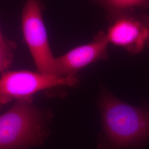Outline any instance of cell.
Segmentation results:
<instances>
[{
    "label": "cell",
    "instance_id": "cell-5",
    "mask_svg": "<svg viewBox=\"0 0 149 149\" xmlns=\"http://www.w3.org/2000/svg\"><path fill=\"white\" fill-rule=\"evenodd\" d=\"M109 42L106 33L100 32L91 43L72 49L55 59V75L59 77L75 76L86 66L100 60L107 59Z\"/></svg>",
    "mask_w": 149,
    "mask_h": 149
},
{
    "label": "cell",
    "instance_id": "cell-11",
    "mask_svg": "<svg viewBox=\"0 0 149 149\" xmlns=\"http://www.w3.org/2000/svg\"><path fill=\"white\" fill-rule=\"evenodd\" d=\"M0 106H1V105H0Z\"/></svg>",
    "mask_w": 149,
    "mask_h": 149
},
{
    "label": "cell",
    "instance_id": "cell-7",
    "mask_svg": "<svg viewBox=\"0 0 149 149\" xmlns=\"http://www.w3.org/2000/svg\"><path fill=\"white\" fill-rule=\"evenodd\" d=\"M114 19L116 17L130 14L135 8L149 7V0H98Z\"/></svg>",
    "mask_w": 149,
    "mask_h": 149
},
{
    "label": "cell",
    "instance_id": "cell-8",
    "mask_svg": "<svg viewBox=\"0 0 149 149\" xmlns=\"http://www.w3.org/2000/svg\"><path fill=\"white\" fill-rule=\"evenodd\" d=\"M16 44L5 38L0 39V72L4 73L13 59V50Z\"/></svg>",
    "mask_w": 149,
    "mask_h": 149
},
{
    "label": "cell",
    "instance_id": "cell-6",
    "mask_svg": "<svg viewBox=\"0 0 149 149\" xmlns=\"http://www.w3.org/2000/svg\"><path fill=\"white\" fill-rule=\"evenodd\" d=\"M106 34L109 43L123 47L132 54L141 52L149 38V30L139 17L130 14L114 18Z\"/></svg>",
    "mask_w": 149,
    "mask_h": 149
},
{
    "label": "cell",
    "instance_id": "cell-1",
    "mask_svg": "<svg viewBox=\"0 0 149 149\" xmlns=\"http://www.w3.org/2000/svg\"><path fill=\"white\" fill-rule=\"evenodd\" d=\"M103 139L97 149L141 148L149 140V111L107 94L101 102Z\"/></svg>",
    "mask_w": 149,
    "mask_h": 149
},
{
    "label": "cell",
    "instance_id": "cell-3",
    "mask_svg": "<svg viewBox=\"0 0 149 149\" xmlns=\"http://www.w3.org/2000/svg\"><path fill=\"white\" fill-rule=\"evenodd\" d=\"M43 8L40 0H27L22 13V29L38 71L55 75V58L49 43Z\"/></svg>",
    "mask_w": 149,
    "mask_h": 149
},
{
    "label": "cell",
    "instance_id": "cell-10",
    "mask_svg": "<svg viewBox=\"0 0 149 149\" xmlns=\"http://www.w3.org/2000/svg\"><path fill=\"white\" fill-rule=\"evenodd\" d=\"M4 37H3V34H2V32H1V29H0V39H3V38H4Z\"/></svg>",
    "mask_w": 149,
    "mask_h": 149
},
{
    "label": "cell",
    "instance_id": "cell-4",
    "mask_svg": "<svg viewBox=\"0 0 149 149\" xmlns=\"http://www.w3.org/2000/svg\"><path fill=\"white\" fill-rule=\"evenodd\" d=\"M79 82L76 76L59 77L29 71L6 72L0 77V105L12 100H30L40 91L56 86H73Z\"/></svg>",
    "mask_w": 149,
    "mask_h": 149
},
{
    "label": "cell",
    "instance_id": "cell-2",
    "mask_svg": "<svg viewBox=\"0 0 149 149\" xmlns=\"http://www.w3.org/2000/svg\"><path fill=\"white\" fill-rule=\"evenodd\" d=\"M48 113L30 100L16 101L0 116V149H29L47 136Z\"/></svg>",
    "mask_w": 149,
    "mask_h": 149
},
{
    "label": "cell",
    "instance_id": "cell-9",
    "mask_svg": "<svg viewBox=\"0 0 149 149\" xmlns=\"http://www.w3.org/2000/svg\"><path fill=\"white\" fill-rule=\"evenodd\" d=\"M140 19L142 21V22L144 23V24L147 27L149 31V15H144L139 16ZM146 45L149 46V38L148 40V42L146 44Z\"/></svg>",
    "mask_w": 149,
    "mask_h": 149
}]
</instances>
